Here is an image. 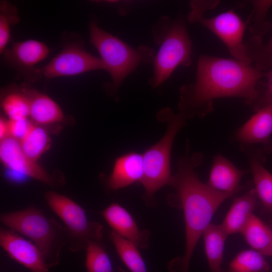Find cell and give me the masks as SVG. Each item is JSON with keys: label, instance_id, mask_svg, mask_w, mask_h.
Masks as SVG:
<instances>
[{"label": "cell", "instance_id": "cell-27", "mask_svg": "<svg viewBox=\"0 0 272 272\" xmlns=\"http://www.w3.org/2000/svg\"><path fill=\"white\" fill-rule=\"evenodd\" d=\"M1 106L9 120L26 119L30 116V102L22 90L13 89L6 94L1 102Z\"/></svg>", "mask_w": 272, "mask_h": 272}, {"label": "cell", "instance_id": "cell-4", "mask_svg": "<svg viewBox=\"0 0 272 272\" xmlns=\"http://www.w3.org/2000/svg\"><path fill=\"white\" fill-rule=\"evenodd\" d=\"M0 221L7 228L33 241L42 253L50 268L59 263L61 250L68 243L69 235L65 227L55 219L47 217L38 208L30 206L1 213Z\"/></svg>", "mask_w": 272, "mask_h": 272}, {"label": "cell", "instance_id": "cell-5", "mask_svg": "<svg viewBox=\"0 0 272 272\" xmlns=\"http://www.w3.org/2000/svg\"><path fill=\"white\" fill-rule=\"evenodd\" d=\"M90 41L100 55L111 78L110 88L116 90L124 79L141 64L153 62L154 51L148 46L134 49L98 26L96 20L89 25Z\"/></svg>", "mask_w": 272, "mask_h": 272}, {"label": "cell", "instance_id": "cell-19", "mask_svg": "<svg viewBox=\"0 0 272 272\" xmlns=\"http://www.w3.org/2000/svg\"><path fill=\"white\" fill-rule=\"evenodd\" d=\"M240 149L247 156L257 197L265 208L272 211V174L264 167L262 159L252 146Z\"/></svg>", "mask_w": 272, "mask_h": 272}, {"label": "cell", "instance_id": "cell-23", "mask_svg": "<svg viewBox=\"0 0 272 272\" xmlns=\"http://www.w3.org/2000/svg\"><path fill=\"white\" fill-rule=\"evenodd\" d=\"M86 272H125L114 267L101 241H91L86 249Z\"/></svg>", "mask_w": 272, "mask_h": 272}, {"label": "cell", "instance_id": "cell-15", "mask_svg": "<svg viewBox=\"0 0 272 272\" xmlns=\"http://www.w3.org/2000/svg\"><path fill=\"white\" fill-rule=\"evenodd\" d=\"M247 172L238 168L223 155L218 154L213 157L207 184L217 191L236 193L247 187V185L241 186L240 181Z\"/></svg>", "mask_w": 272, "mask_h": 272}, {"label": "cell", "instance_id": "cell-18", "mask_svg": "<svg viewBox=\"0 0 272 272\" xmlns=\"http://www.w3.org/2000/svg\"><path fill=\"white\" fill-rule=\"evenodd\" d=\"M257 198L254 189H251L234 199L221 224L228 235L241 232L253 214Z\"/></svg>", "mask_w": 272, "mask_h": 272}, {"label": "cell", "instance_id": "cell-25", "mask_svg": "<svg viewBox=\"0 0 272 272\" xmlns=\"http://www.w3.org/2000/svg\"><path fill=\"white\" fill-rule=\"evenodd\" d=\"M245 44L248 56L256 69L264 72L272 69V36L264 44L261 36L253 35Z\"/></svg>", "mask_w": 272, "mask_h": 272}, {"label": "cell", "instance_id": "cell-9", "mask_svg": "<svg viewBox=\"0 0 272 272\" xmlns=\"http://www.w3.org/2000/svg\"><path fill=\"white\" fill-rule=\"evenodd\" d=\"M197 23L218 36L227 47L234 58L246 64L252 60L247 53L245 42L243 41L249 19L244 22L233 10L219 14L212 18H198Z\"/></svg>", "mask_w": 272, "mask_h": 272}, {"label": "cell", "instance_id": "cell-6", "mask_svg": "<svg viewBox=\"0 0 272 272\" xmlns=\"http://www.w3.org/2000/svg\"><path fill=\"white\" fill-rule=\"evenodd\" d=\"M187 118L181 112L171 113L164 137L143 155L144 174L141 182L145 189L144 199L148 205H153L154 193L168 184L171 179L170 157L172 143Z\"/></svg>", "mask_w": 272, "mask_h": 272}, {"label": "cell", "instance_id": "cell-14", "mask_svg": "<svg viewBox=\"0 0 272 272\" xmlns=\"http://www.w3.org/2000/svg\"><path fill=\"white\" fill-rule=\"evenodd\" d=\"M255 112L232 138L240 147L265 144L269 141L272 133V103L265 104Z\"/></svg>", "mask_w": 272, "mask_h": 272}, {"label": "cell", "instance_id": "cell-34", "mask_svg": "<svg viewBox=\"0 0 272 272\" xmlns=\"http://www.w3.org/2000/svg\"><path fill=\"white\" fill-rule=\"evenodd\" d=\"M270 256H272V246H271V251H270Z\"/></svg>", "mask_w": 272, "mask_h": 272}, {"label": "cell", "instance_id": "cell-22", "mask_svg": "<svg viewBox=\"0 0 272 272\" xmlns=\"http://www.w3.org/2000/svg\"><path fill=\"white\" fill-rule=\"evenodd\" d=\"M109 237L120 258L131 272H147L138 247L113 230L110 232Z\"/></svg>", "mask_w": 272, "mask_h": 272}, {"label": "cell", "instance_id": "cell-11", "mask_svg": "<svg viewBox=\"0 0 272 272\" xmlns=\"http://www.w3.org/2000/svg\"><path fill=\"white\" fill-rule=\"evenodd\" d=\"M0 159L10 170L40 181L51 186L59 183L23 151L20 142L10 137L1 141Z\"/></svg>", "mask_w": 272, "mask_h": 272}, {"label": "cell", "instance_id": "cell-20", "mask_svg": "<svg viewBox=\"0 0 272 272\" xmlns=\"http://www.w3.org/2000/svg\"><path fill=\"white\" fill-rule=\"evenodd\" d=\"M204 246L211 272H227L222 268L226 239L221 225L210 224L203 233Z\"/></svg>", "mask_w": 272, "mask_h": 272}, {"label": "cell", "instance_id": "cell-26", "mask_svg": "<svg viewBox=\"0 0 272 272\" xmlns=\"http://www.w3.org/2000/svg\"><path fill=\"white\" fill-rule=\"evenodd\" d=\"M269 265L263 255L253 250L239 252L230 262L227 272H267Z\"/></svg>", "mask_w": 272, "mask_h": 272}, {"label": "cell", "instance_id": "cell-13", "mask_svg": "<svg viewBox=\"0 0 272 272\" xmlns=\"http://www.w3.org/2000/svg\"><path fill=\"white\" fill-rule=\"evenodd\" d=\"M102 214L113 231L138 248L148 247L150 233L147 230H141L125 209L117 203H113L107 207Z\"/></svg>", "mask_w": 272, "mask_h": 272}, {"label": "cell", "instance_id": "cell-2", "mask_svg": "<svg viewBox=\"0 0 272 272\" xmlns=\"http://www.w3.org/2000/svg\"><path fill=\"white\" fill-rule=\"evenodd\" d=\"M189 148L179 160L177 172L168 184L174 188L176 199L183 211L186 238L184 255L169 263L171 272H188L190 259L200 236L220 206L236 193L217 191L202 182L195 168L202 163L203 156L201 153L190 156Z\"/></svg>", "mask_w": 272, "mask_h": 272}, {"label": "cell", "instance_id": "cell-17", "mask_svg": "<svg viewBox=\"0 0 272 272\" xmlns=\"http://www.w3.org/2000/svg\"><path fill=\"white\" fill-rule=\"evenodd\" d=\"M20 87L29 100L30 116L35 122L48 124L63 120L61 107L51 98L31 88L29 84L24 83Z\"/></svg>", "mask_w": 272, "mask_h": 272}, {"label": "cell", "instance_id": "cell-24", "mask_svg": "<svg viewBox=\"0 0 272 272\" xmlns=\"http://www.w3.org/2000/svg\"><path fill=\"white\" fill-rule=\"evenodd\" d=\"M19 142L25 154L35 162L50 145V140L46 131L35 125H32L27 135Z\"/></svg>", "mask_w": 272, "mask_h": 272}, {"label": "cell", "instance_id": "cell-30", "mask_svg": "<svg viewBox=\"0 0 272 272\" xmlns=\"http://www.w3.org/2000/svg\"><path fill=\"white\" fill-rule=\"evenodd\" d=\"M220 3L219 1H192L190 3V11L187 15L188 21L194 23L196 20L203 16L209 10L215 8Z\"/></svg>", "mask_w": 272, "mask_h": 272}, {"label": "cell", "instance_id": "cell-7", "mask_svg": "<svg viewBox=\"0 0 272 272\" xmlns=\"http://www.w3.org/2000/svg\"><path fill=\"white\" fill-rule=\"evenodd\" d=\"M44 197L50 209L65 225L71 251L86 250L90 241L102 240V225L89 221L84 210L77 202L53 191L45 193Z\"/></svg>", "mask_w": 272, "mask_h": 272}, {"label": "cell", "instance_id": "cell-3", "mask_svg": "<svg viewBox=\"0 0 272 272\" xmlns=\"http://www.w3.org/2000/svg\"><path fill=\"white\" fill-rule=\"evenodd\" d=\"M153 39L159 48L153 61V74L149 83L153 88L163 84L179 65L192 62V46L182 15L173 19L162 16L152 28Z\"/></svg>", "mask_w": 272, "mask_h": 272}, {"label": "cell", "instance_id": "cell-29", "mask_svg": "<svg viewBox=\"0 0 272 272\" xmlns=\"http://www.w3.org/2000/svg\"><path fill=\"white\" fill-rule=\"evenodd\" d=\"M19 21L17 8L10 2L0 3V53L6 48L11 39V27Z\"/></svg>", "mask_w": 272, "mask_h": 272}, {"label": "cell", "instance_id": "cell-12", "mask_svg": "<svg viewBox=\"0 0 272 272\" xmlns=\"http://www.w3.org/2000/svg\"><path fill=\"white\" fill-rule=\"evenodd\" d=\"M0 245L9 256L31 272H49V267L38 247L16 232L1 228Z\"/></svg>", "mask_w": 272, "mask_h": 272}, {"label": "cell", "instance_id": "cell-16", "mask_svg": "<svg viewBox=\"0 0 272 272\" xmlns=\"http://www.w3.org/2000/svg\"><path fill=\"white\" fill-rule=\"evenodd\" d=\"M144 174L143 155L129 152L117 158L107 180L108 187L116 190L141 181Z\"/></svg>", "mask_w": 272, "mask_h": 272}, {"label": "cell", "instance_id": "cell-8", "mask_svg": "<svg viewBox=\"0 0 272 272\" xmlns=\"http://www.w3.org/2000/svg\"><path fill=\"white\" fill-rule=\"evenodd\" d=\"M61 44V51L40 68L42 76L46 79L75 76L95 70L106 71L102 59L85 49L84 42L78 35L66 33Z\"/></svg>", "mask_w": 272, "mask_h": 272}, {"label": "cell", "instance_id": "cell-33", "mask_svg": "<svg viewBox=\"0 0 272 272\" xmlns=\"http://www.w3.org/2000/svg\"><path fill=\"white\" fill-rule=\"evenodd\" d=\"M9 137V123L4 118L0 119V139L1 141Z\"/></svg>", "mask_w": 272, "mask_h": 272}, {"label": "cell", "instance_id": "cell-28", "mask_svg": "<svg viewBox=\"0 0 272 272\" xmlns=\"http://www.w3.org/2000/svg\"><path fill=\"white\" fill-rule=\"evenodd\" d=\"M253 10L248 18V29L253 35L260 36L267 33L271 24L266 21L267 13L272 5V1H250Z\"/></svg>", "mask_w": 272, "mask_h": 272}, {"label": "cell", "instance_id": "cell-1", "mask_svg": "<svg viewBox=\"0 0 272 272\" xmlns=\"http://www.w3.org/2000/svg\"><path fill=\"white\" fill-rule=\"evenodd\" d=\"M265 72L234 58L201 55L194 82L180 89L179 108L187 118L214 110V100L238 97L256 111L265 104Z\"/></svg>", "mask_w": 272, "mask_h": 272}, {"label": "cell", "instance_id": "cell-32", "mask_svg": "<svg viewBox=\"0 0 272 272\" xmlns=\"http://www.w3.org/2000/svg\"><path fill=\"white\" fill-rule=\"evenodd\" d=\"M264 78L266 80L265 84V104L272 103V69L265 72Z\"/></svg>", "mask_w": 272, "mask_h": 272}, {"label": "cell", "instance_id": "cell-10", "mask_svg": "<svg viewBox=\"0 0 272 272\" xmlns=\"http://www.w3.org/2000/svg\"><path fill=\"white\" fill-rule=\"evenodd\" d=\"M50 49L43 42L28 39L13 42L3 52L4 61L28 82H34L42 76L35 65L48 55Z\"/></svg>", "mask_w": 272, "mask_h": 272}, {"label": "cell", "instance_id": "cell-31", "mask_svg": "<svg viewBox=\"0 0 272 272\" xmlns=\"http://www.w3.org/2000/svg\"><path fill=\"white\" fill-rule=\"evenodd\" d=\"M9 137L13 138L19 142L21 141L28 133L33 125L26 119L19 120H9Z\"/></svg>", "mask_w": 272, "mask_h": 272}, {"label": "cell", "instance_id": "cell-21", "mask_svg": "<svg viewBox=\"0 0 272 272\" xmlns=\"http://www.w3.org/2000/svg\"><path fill=\"white\" fill-rule=\"evenodd\" d=\"M241 233L253 249L263 255L270 256L272 231L255 215L252 214Z\"/></svg>", "mask_w": 272, "mask_h": 272}]
</instances>
